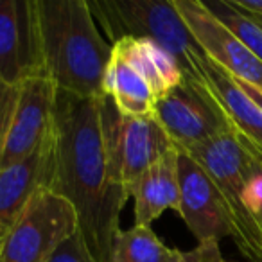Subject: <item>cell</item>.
<instances>
[{"instance_id":"ac0fdd59","label":"cell","mask_w":262,"mask_h":262,"mask_svg":"<svg viewBox=\"0 0 262 262\" xmlns=\"http://www.w3.org/2000/svg\"><path fill=\"white\" fill-rule=\"evenodd\" d=\"M203 4L262 63V27L251 18H248L246 15H243L241 11L233 9L226 0H214V2H203Z\"/></svg>"},{"instance_id":"8fae6325","label":"cell","mask_w":262,"mask_h":262,"mask_svg":"<svg viewBox=\"0 0 262 262\" xmlns=\"http://www.w3.org/2000/svg\"><path fill=\"white\" fill-rule=\"evenodd\" d=\"M180 212L198 244L230 237V225L214 183L187 153L178 149Z\"/></svg>"},{"instance_id":"9a60e30c","label":"cell","mask_w":262,"mask_h":262,"mask_svg":"<svg viewBox=\"0 0 262 262\" xmlns=\"http://www.w3.org/2000/svg\"><path fill=\"white\" fill-rule=\"evenodd\" d=\"M104 95L124 117H153L157 106L151 84L119 47L112 45L104 74Z\"/></svg>"},{"instance_id":"7a4b0ae2","label":"cell","mask_w":262,"mask_h":262,"mask_svg":"<svg viewBox=\"0 0 262 262\" xmlns=\"http://www.w3.org/2000/svg\"><path fill=\"white\" fill-rule=\"evenodd\" d=\"M40 69L59 92L104 97L112 43L99 33L86 0H33Z\"/></svg>"},{"instance_id":"2e32d148","label":"cell","mask_w":262,"mask_h":262,"mask_svg":"<svg viewBox=\"0 0 262 262\" xmlns=\"http://www.w3.org/2000/svg\"><path fill=\"white\" fill-rule=\"evenodd\" d=\"M115 47L129 59L151 84L157 101L183 81V70L178 59L162 45L144 38H124L115 41Z\"/></svg>"},{"instance_id":"8992f818","label":"cell","mask_w":262,"mask_h":262,"mask_svg":"<svg viewBox=\"0 0 262 262\" xmlns=\"http://www.w3.org/2000/svg\"><path fill=\"white\" fill-rule=\"evenodd\" d=\"M77 230L76 208L51 189H43L9 228L0 248V262H49Z\"/></svg>"},{"instance_id":"9c48e42d","label":"cell","mask_w":262,"mask_h":262,"mask_svg":"<svg viewBox=\"0 0 262 262\" xmlns=\"http://www.w3.org/2000/svg\"><path fill=\"white\" fill-rule=\"evenodd\" d=\"M183 74L192 77L207 92L223 113L230 131L246 146L255 160L262 162V112L237 81L205 54L196 56Z\"/></svg>"},{"instance_id":"d6986e66","label":"cell","mask_w":262,"mask_h":262,"mask_svg":"<svg viewBox=\"0 0 262 262\" xmlns=\"http://www.w3.org/2000/svg\"><path fill=\"white\" fill-rule=\"evenodd\" d=\"M244 203L253 219L257 221L258 228L262 230V162L255 160L250 165L248 172L246 189H244Z\"/></svg>"},{"instance_id":"5bb4252c","label":"cell","mask_w":262,"mask_h":262,"mask_svg":"<svg viewBox=\"0 0 262 262\" xmlns=\"http://www.w3.org/2000/svg\"><path fill=\"white\" fill-rule=\"evenodd\" d=\"M127 198L135 201V225L151 226L167 208L180 212L178 149L171 147L153 167L129 183Z\"/></svg>"},{"instance_id":"484cf974","label":"cell","mask_w":262,"mask_h":262,"mask_svg":"<svg viewBox=\"0 0 262 262\" xmlns=\"http://www.w3.org/2000/svg\"><path fill=\"white\" fill-rule=\"evenodd\" d=\"M6 235H8V232H4V230H0V248H2V244H4Z\"/></svg>"},{"instance_id":"44dd1931","label":"cell","mask_w":262,"mask_h":262,"mask_svg":"<svg viewBox=\"0 0 262 262\" xmlns=\"http://www.w3.org/2000/svg\"><path fill=\"white\" fill-rule=\"evenodd\" d=\"M176 262H226L221 253L217 241H208L200 243L196 248L189 251H178V260Z\"/></svg>"},{"instance_id":"277c9868","label":"cell","mask_w":262,"mask_h":262,"mask_svg":"<svg viewBox=\"0 0 262 262\" xmlns=\"http://www.w3.org/2000/svg\"><path fill=\"white\" fill-rule=\"evenodd\" d=\"M88 6L112 45L124 38L153 40L178 59L182 70L203 54L172 0H90Z\"/></svg>"},{"instance_id":"3957f363","label":"cell","mask_w":262,"mask_h":262,"mask_svg":"<svg viewBox=\"0 0 262 262\" xmlns=\"http://www.w3.org/2000/svg\"><path fill=\"white\" fill-rule=\"evenodd\" d=\"M210 178L225 208L230 225V237L251 262L262 260V230L244 203L248 172L253 162L243 142L226 131L203 144L183 151Z\"/></svg>"},{"instance_id":"6da1fadb","label":"cell","mask_w":262,"mask_h":262,"mask_svg":"<svg viewBox=\"0 0 262 262\" xmlns=\"http://www.w3.org/2000/svg\"><path fill=\"white\" fill-rule=\"evenodd\" d=\"M101 99H83L58 90L51 190L76 208L79 233L94 260L110 262L127 194L110 178Z\"/></svg>"},{"instance_id":"4fadbf2b","label":"cell","mask_w":262,"mask_h":262,"mask_svg":"<svg viewBox=\"0 0 262 262\" xmlns=\"http://www.w3.org/2000/svg\"><path fill=\"white\" fill-rule=\"evenodd\" d=\"M54 124L47 139L31 155L9 167L0 169V230L9 232L40 190L51 189L54 176Z\"/></svg>"},{"instance_id":"52a82bcc","label":"cell","mask_w":262,"mask_h":262,"mask_svg":"<svg viewBox=\"0 0 262 262\" xmlns=\"http://www.w3.org/2000/svg\"><path fill=\"white\" fill-rule=\"evenodd\" d=\"M153 119L180 151H187L230 131L214 101L185 74L178 86L157 101Z\"/></svg>"},{"instance_id":"30bf717a","label":"cell","mask_w":262,"mask_h":262,"mask_svg":"<svg viewBox=\"0 0 262 262\" xmlns=\"http://www.w3.org/2000/svg\"><path fill=\"white\" fill-rule=\"evenodd\" d=\"M203 54L233 79L262 88V63L207 8L203 0H172Z\"/></svg>"},{"instance_id":"ffe728a7","label":"cell","mask_w":262,"mask_h":262,"mask_svg":"<svg viewBox=\"0 0 262 262\" xmlns=\"http://www.w3.org/2000/svg\"><path fill=\"white\" fill-rule=\"evenodd\" d=\"M49 262H95L94 257L88 251L86 244H84L83 235L77 230L74 235H70L58 250L52 253Z\"/></svg>"},{"instance_id":"ba28073f","label":"cell","mask_w":262,"mask_h":262,"mask_svg":"<svg viewBox=\"0 0 262 262\" xmlns=\"http://www.w3.org/2000/svg\"><path fill=\"white\" fill-rule=\"evenodd\" d=\"M58 88L45 72H34L18 84V95L4 139L0 142V169L31 155L51 133Z\"/></svg>"},{"instance_id":"603a6c76","label":"cell","mask_w":262,"mask_h":262,"mask_svg":"<svg viewBox=\"0 0 262 262\" xmlns=\"http://www.w3.org/2000/svg\"><path fill=\"white\" fill-rule=\"evenodd\" d=\"M233 9L251 16H262V0H226Z\"/></svg>"},{"instance_id":"cb8c5ba5","label":"cell","mask_w":262,"mask_h":262,"mask_svg":"<svg viewBox=\"0 0 262 262\" xmlns=\"http://www.w3.org/2000/svg\"><path fill=\"white\" fill-rule=\"evenodd\" d=\"M235 81H237V84L243 88L244 94H246L248 97L255 102V106L262 112V88L255 86V84H250V83H244V81H239V79H235Z\"/></svg>"},{"instance_id":"5b68a950","label":"cell","mask_w":262,"mask_h":262,"mask_svg":"<svg viewBox=\"0 0 262 262\" xmlns=\"http://www.w3.org/2000/svg\"><path fill=\"white\" fill-rule=\"evenodd\" d=\"M101 113L110 178L120 189L126 190L174 147L153 117L120 115L106 95L101 99Z\"/></svg>"},{"instance_id":"7402d4cb","label":"cell","mask_w":262,"mask_h":262,"mask_svg":"<svg viewBox=\"0 0 262 262\" xmlns=\"http://www.w3.org/2000/svg\"><path fill=\"white\" fill-rule=\"evenodd\" d=\"M16 95H18V86H9V84L0 77V142L4 139L9 119H11L13 110H15Z\"/></svg>"},{"instance_id":"e0dca14e","label":"cell","mask_w":262,"mask_h":262,"mask_svg":"<svg viewBox=\"0 0 262 262\" xmlns=\"http://www.w3.org/2000/svg\"><path fill=\"white\" fill-rule=\"evenodd\" d=\"M178 251L165 246L151 226L135 225L117 232L110 262H176Z\"/></svg>"},{"instance_id":"d4e9b609","label":"cell","mask_w":262,"mask_h":262,"mask_svg":"<svg viewBox=\"0 0 262 262\" xmlns=\"http://www.w3.org/2000/svg\"><path fill=\"white\" fill-rule=\"evenodd\" d=\"M243 15H244V13H243ZM246 16H248V18H251V20H253V22H257L258 26L262 27V16H251V15H246Z\"/></svg>"},{"instance_id":"7c38bea8","label":"cell","mask_w":262,"mask_h":262,"mask_svg":"<svg viewBox=\"0 0 262 262\" xmlns=\"http://www.w3.org/2000/svg\"><path fill=\"white\" fill-rule=\"evenodd\" d=\"M41 72L33 0H0V77L18 86Z\"/></svg>"}]
</instances>
